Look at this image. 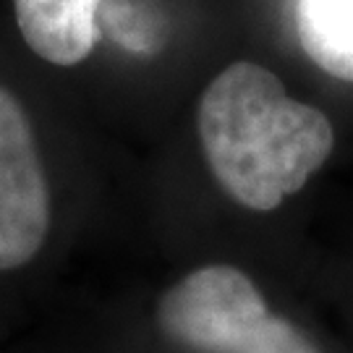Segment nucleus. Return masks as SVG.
I'll use <instances>...</instances> for the list:
<instances>
[{"instance_id": "1", "label": "nucleus", "mask_w": 353, "mask_h": 353, "mask_svg": "<svg viewBox=\"0 0 353 353\" xmlns=\"http://www.w3.org/2000/svg\"><path fill=\"white\" fill-rule=\"evenodd\" d=\"M199 139L228 194L267 212L325 165L335 134L327 115L290 100L272 71L241 61L204 92Z\"/></svg>"}, {"instance_id": "2", "label": "nucleus", "mask_w": 353, "mask_h": 353, "mask_svg": "<svg viewBox=\"0 0 353 353\" xmlns=\"http://www.w3.org/2000/svg\"><path fill=\"white\" fill-rule=\"evenodd\" d=\"M168 338L202 353H319L288 319L275 316L252 278L210 265L176 283L157 306Z\"/></svg>"}, {"instance_id": "3", "label": "nucleus", "mask_w": 353, "mask_h": 353, "mask_svg": "<svg viewBox=\"0 0 353 353\" xmlns=\"http://www.w3.org/2000/svg\"><path fill=\"white\" fill-rule=\"evenodd\" d=\"M48 225L50 199L32 126L0 87V270L26 265L42 249Z\"/></svg>"}, {"instance_id": "4", "label": "nucleus", "mask_w": 353, "mask_h": 353, "mask_svg": "<svg viewBox=\"0 0 353 353\" xmlns=\"http://www.w3.org/2000/svg\"><path fill=\"white\" fill-rule=\"evenodd\" d=\"M105 0H13L29 50L52 65H76L100 37L97 13Z\"/></svg>"}, {"instance_id": "5", "label": "nucleus", "mask_w": 353, "mask_h": 353, "mask_svg": "<svg viewBox=\"0 0 353 353\" xmlns=\"http://www.w3.org/2000/svg\"><path fill=\"white\" fill-rule=\"evenodd\" d=\"M296 29L303 52L325 74L353 81V0H299Z\"/></svg>"}, {"instance_id": "6", "label": "nucleus", "mask_w": 353, "mask_h": 353, "mask_svg": "<svg viewBox=\"0 0 353 353\" xmlns=\"http://www.w3.org/2000/svg\"><path fill=\"white\" fill-rule=\"evenodd\" d=\"M100 21L110 32V37L118 45H123L126 50L152 52L160 45L157 29L152 26L150 19L141 11H137L134 6L123 3V0H118V3H102L100 13H97V24Z\"/></svg>"}]
</instances>
